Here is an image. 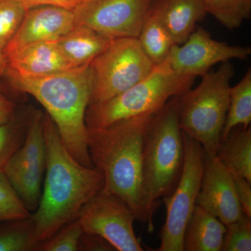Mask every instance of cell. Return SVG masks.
Masks as SVG:
<instances>
[{"label": "cell", "mask_w": 251, "mask_h": 251, "mask_svg": "<svg viewBox=\"0 0 251 251\" xmlns=\"http://www.w3.org/2000/svg\"><path fill=\"white\" fill-rule=\"evenodd\" d=\"M84 230L78 219L63 226L45 242L40 243L37 251H78Z\"/></svg>", "instance_id": "484cf974"}, {"label": "cell", "mask_w": 251, "mask_h": 251, "mask_svg": "<svg viewBox=\"0 0 251 251\" xmlns=\"http://www.w3.org/2000/svg\"><path fill=\"white\" fill-rule=\"evenodd\" d=\"M153 0H85L73 11L75 25L110 39L136 37Z\"/></svg>", "instance_id": "30bf717a"}, {"label": "cell", "mask_w": 251, "mask_h": 251, "mask_svg": "<svg viewBox=\"0 0 251 251\" xmlns=\"http://www.w3.org/2000/svg\"><path fill=\"white\" fill-rule=\"evenodd\" d=\"M5 74L22 77H38L55 74L71 67L57 41L34 43L6 56Z\"/></svg>", "instance_id": "5bb4252c"}, {"label": "cell", "mask_w": 251, "mask_h": 251, "mask_svg": "<svg viewBox=\"0 0 251 251\" xmlns=\"http://www.w3.org/2000/svg\"><path fill=\"white\" fill-rule=\"evenodd\" d=\"M138 39L143 50L154 65L164 62L175 46L168 31L150 10Z\"/></svg>", "instance_id": "ffe728a7"}, {"label": "cell", "mask_w": 251, "mask_h": 251, "mask_svg": "<svg viewBox=\"0 0 251 251\" xmlns=\"http://www.w3.org/2000/svg\"><path fill=\"white\" fill-rule=\"evenodd\" d=\"M112 40L87 26L75 25L57 43L71 67L77 68L90 65Z\"/></svg>", "instance_id": "2e32d148"}, {"label": "cell", "mask_w": 251, "mask_h": 251, "mask_svg": "<svg viewBox=\"0 0 251 251\" xmlns=\"http://www.w3.org/2000/svg\"><path fill=\"white\" fill-rule=\"evenodd\" d=\"M43 116L39 111L32 112L24 142L6 166L46 167Z\"/></svg>", "instance_id": "d6986e66"}, {"label": "cell", "mask_w": 251, "mask_h": 251, "mask_svg": "<svg viewBox=\"0 0 251 251\" xmlns=\"http://www.w3.org/2000/svg\"><path fill=\"white\" fill-rule=\"evenodd\" d=\"M7 67V60L5 55L4 49L0 46V77L5 74Z\"/></svg>", "instance_id": "d6a6232c"}, {"label": "cell", "mask_w": 251, "mask_h": 251, "mask_svg": "<svg viewBox=\"0 0 251 251\" xmlns=\"http://www.w3.org/2000/svg\"><path fill=\"white\" fill-rule=\"evenodd\" d=\"M251 251V218L245 214L226 226L221 251Z\"/></svg>", "instance_id": "83f0119b"}, {"label": "cell", "mask_w": 251, "mask_h": 251, "mask_svg": "<svg viewBox=\"0 0 251 251\" xmlns=\"http://www.w3.org/2000/svg\"><path fill=\"white\" fill-rule=\"evenodd\" d=\"M206 14L212 15L229 30L251 17V0H202Z\"/></svg>", "instance_id": "603a6c76"}, {"label": "cell", "mask_w": 251, "mask_h": 251, "mask_svg": "<svg viewBox=\"0 0 251 251\" xmlns=\"http://www.w3.org/2000/svg\"><path fill=\"white\" fill-rule=\"evenodd\" d=\"M154 114L121 120L103 128L87 127L94 168L101 172L102 191L125 201L137 221L148 223L143 198V150L147 127Z\"/></svg>", "instance_id": "7a4b0ae2"}, {"label": "cell", "mask_w": 251, "mask_h": 251, "mask_svg": "<svg viewBox=\"0 0 251 251\" xmlns=\"http://www.w3.org/2000/svg\"><path fill=\"white\" fill-rule=\"evenodd\" d=\"M46 178L35 213L31 215L39 242L48 240L76 219L82 206L103 187L101 172L80 164L62 143L54 122L43 116Z\"/></svg>", "instance_id": "6da1fadb"}, {"label": "cell", "mask_w": 251, "mask_h": 251, "mask_svg": "<svg viewBox=\"0 0 251 251\" xmlns=\"http://www.w3.org/2000/svg\"><path fill=\"white\" fill-rule=\"evenodd\" d=\"M31 216L6 175L0 171V222L27 219Z\"/></svg>", "instance_id": "d4e9b609"}, {"label": "cell", "mask_w": 251, "mask_h": 251, "mask_svg": "<svg viewBox=\"0 0 251 251\" xmlns=\"http://www.w3.org/2000/svg\"><path fill=\"white\" fill-rule=\"evenodd\" d=\"M216 156L230 171L251 183V127H235L221 141Z\"/></svg>", "instance_id": "ac0fdd59"}, {"label": "cell", "mask_w": 251, "mask_h": 251, "mask_svg": "<svg viewBox=\"0 0 251 251\" xmlns=\"http://www.w3.org/2000/svg\"><path fill=\"white\" fill-rule=\"evenodd\" d=\"M150 11L171 35L175 45H181L206 14L202 0H153Z\"/></svg>", "instance_id": "9a60e30c"}, {"label": "cell", "mask_w": 251, "mask_h": 251, "mask_svg": "<svg viewBox=\"0 0 251 251\" xmlns=\"http://www.w3.org/2000/svg\"><path fill=\"white\" fill-rule=\"evenodd\" d=\"M195 79L175 72L166 59L128 90L105 101L89 105L86 126L103 128L126 119L156 113L170 99L191 89Z\"/></svg>", "instance_id": "5b68a950"}, {"label": "cell", "mask_w": 251, "mask_h": 251, "mask_svg": "<svg viewBox=\"0 0 251 251\" xmlns=\"http://www.w3.org/2000/svg\"><path fill=\"white\" fill-rule=\"evenodd\" d=\"M234 74L229 61L221 63L216 72L202 76L198 87L180 97L181 131L201 144L204 152L209 156H216L222 140Z\"/></svg>", "instance_id": "8992f818"}, {"label": "cell", "mask_w": 251, "mask_h": 251, "mask_svg": "<svg viewBox=\"0 0 251 251\" xmlns=\"http://www.w3.org/2000/svg\"><path fill=\"white\" fill-rule=\"evenodd\" d=\"M180 97H173L153 115L143 150V198L148 229L159 198L174 191L182 173L184 143L179 120Z\"/></svg>", "instance_id": "277c9868"}, {"label": "cell", "mask_w": 251, "mask_h": 251, "mask_svg": "<svg viewBox=\"0 0 251 251\" xmlns=\"http://www.w3.org/2000/svg\"><path fill=\"white\" fill-rule=\"evenodd\" d=\"M26 11L16 0H0V46L3 49L14 37Z\"/></svg>", "instance_id": "4316f807"}, {"label": "cell", "mask_w": 251, "mask_h": 251, "mask_svg": "<svg viewBox=\"0 0 251 251\" xmlns=\"http://www.w3.org/2000/svg\"><path fill=\"white\" fill-rule=\"evenodd\" d=\"M6 75L14 89L30 94L44 106L74 158L87 168H94L87 147L85 124L92 91L90 65L44 76Z\"/></svg>", "instance_id": "3957f363"}, {"label": "cell", "mask_w": 251, "mask_h": 251, "mask_svg": "<svg viewBox=\"0 0 251 251\" xmlns=\"http://www.w3.org/2000/svg\"><path fill=\"white\" fill-rule=\"evenodd\" d=\"M26 9L40 6H51L74 11L85 0H16Z\"/></svg>", "instance_id": "f546056e"}, {"label": "cell", "mask_w": 251, "mask_h": 251, "mask_svg": "<svg viewBox=\"0 0 251 251\" xmlns=\"http://www.w3.org/2000/svg\"><path fill=\"white\" fill-rule=\"evenodd\" d=\"M228 171L232 176L234 189L242 206L243 212L251 218V183L237 173L230 170Z\"/></svg>", "instance_id": "f1b7e54d"}, {"label": "cell", "mask_w": 251, "mask_h": 251, "mask_svg": "<svg viewBox=\"0 0 251 251\" xmlns=\"http://www.w3.org/2000/svg\"><path fill=\"white\" fill-rule=\"evenodd\" d=\"M226 226L196 204L184 235V251H221Z\"/></svg>", "instance_id": "e0dca14e"}, {"label": "cell", "mask_w": 251, "mask_h": 251, "mask_svg": "<svg viewBox=\"0 0 251 251\" xmlns=\"http://www.w3.org/2000/svg\"><path fill=\"white\" fill-rule=\"evenodd\" d=\"M251 69L234 87H230L229 107L222 133V141L235 127L244 128L251 126Z\"/></svg>", "instance_id": "44dd1931"}, {"label": "cell", "mask_w": 251, "mask_h": 251, "mask_svg": "<svg viewBox=\"0 0 251 251\" xmlns=\"http://www.w3.org/2000/svg\"><path fill=\"white\" fill-rule=\"evenodd\" d=\"M184 161L174 191L163 198L166 219L160 232L158 251H184L185 229L192 215L202 183L204 151L201 144L182 132Z\"/></svg>", "instance_id": "ba28073f"}, {"label": "cell", "mask_w": 251, "mask_h": 251, "mask_svg": "<svg viewBox=\"0 0 251 251\" xmlns=\"http://www.w3.org/2000/svg\"><path fill=\"white\" fill-rule=\"evenodd\" d=\"M75 25L70 10L51 6L27 9L14 37L4 47L5 55L34 43L59 40Z\"/></svg>", "instance_id": "4fadbf2b"}, {"label": "cell", "mask_w": 251, "mask_h": 251, "mask_svg": "<svg viewBox=\"0 0 251 251\" xmlns=\"http://www.w3.org/2000/svg\"><path fill=\"white\" fill-rule=\"evenodd\" d=\"M31 115L18 118L15 113L9 122L0 125V171L23 145Z\"/></svg>", "instance_id": "cb8c5ba5"}, {"label": "cell", "mask_w": 251, "mask_h": 251, "mask_svg": "<svg viewBox=\"0 0 251 251\" xmlns=\"http://www.w3.org/2000/svg\"><path fill=\"white\" fill-rule=\"evenodd\" d=\"M80 251H115V249L103 238L84 232L80 239Z\"/></svg>", "instance_id": "4dcf8cb0"}, {"label": "cell", "mask_w": 251, "mask_h": 251, "mask_svg": "<svg viewBox=\"0 0 251 251\" xmlns=\"http://www.w3.org/2000/svg\"><path fill=\"white\" fill-rule=\"evenodd\" d=\"M16 113L15 104L0 93V125L7 123Z\"/></svg>", "instance_id": "1f68e13d"}, {"label": "cell", "mask_w": 251, "mask_h": 251, "mask_svg": "<svg viewBox=\"0 0 251 251\" xmlns=\"http://www.w3.org/2000/svg\"><path fill=\"white\" fill-rule=\"evenodd\" d=\"M40 243L31 216L0 222V251H37Z\"/></svg>", "instance_id": "7402d4cb"}, {"label": "cell", "mask_w": 251, "mask_h": 251, "mask_svg": "<svg viewBox=\"0 0 251 251\" xmlns=\"http://www.w3.org/2000/svg\"><path fill=\"white\" fill-rule=\"evenodd\" d=\"M154 64L136 37L112 39L103 52L91 62V104L101 103L128 90L145 78Z\"/></svg>", "instance_id": "52a82bcc"}, {"label": "cell", "mask_w": 251, "mask_h": 251, "mask_svg": "<svg viewBox=\"0 0 251 251\" xmlns=\"http://www.w3.org/2000/svg\"><path fill=\"white\" fill-rule=\"evenodd\" d=\"M77 219L84 232L103 238L115 251H144L133 229L134 211L115 195L101 190L82 206Z\"/></svg>", "instance_id": "9c48e42d"}, {"label": "cell", "mask_w": 251, "mask_h": 251, "mask_svg": "<svg viewBox=\"0 0 251 251\" xmlns=\"http://www.w3.org/2000/svg\"><path fill=\"white\" fill-rule=\"evenodd\" d=\"M197 204L226 226L244 214L230 173L216 155L209 156L204 152V171Z\"/></svg>", "instance_id": "7c38bea8"}, {"label": "cell", "mask_w": 251, "mask_h": 251, "mask_svg": "<svg viewBox=\"0 0 251 251\" xmlns=\"http://www.w3.org/2000/svg\"><path fill=\"white\" fill-rule=\"evenodd\" d=\"M251 54V47L214 40L205 29L196 27L186 42L173 46L167 60L175 72L196 77L205 75L219 63L248 59Z\"/></svg>", "instance_id": "8fae6325"}]
</instances>
